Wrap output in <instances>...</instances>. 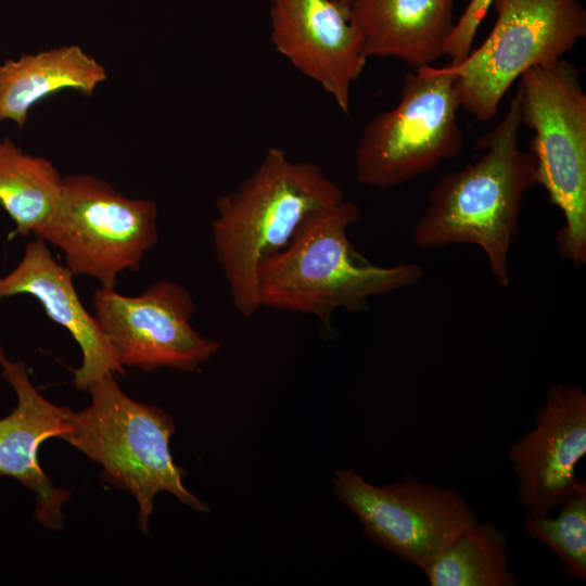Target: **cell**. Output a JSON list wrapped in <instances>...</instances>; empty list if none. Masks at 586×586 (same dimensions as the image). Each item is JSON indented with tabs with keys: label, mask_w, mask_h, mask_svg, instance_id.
I'll return each instance as SVG.
<instances>
[{
	"label": "cell",
	"mask_w": 586,
	"mask_h": 586,
	"mask_svg": "<svg viewBox=\"0 0 586 586\" xmlns=\"http://www.w3.org/2000/svg\"><path fill=\"white\" fill-rule=\"evenodd\" d=\"M521 127L515 92L501 120L477 141L480 157L435 183L412 230L419 249L479 246L501 286L510 283L508 258L523 199L537 184L533 155L519 145Z\"/></svg>",
	"instance_id": "1"
},
{
	"label": "cell",
	"mask_w": 586,
	"mask_h": 586,
	"mask_svg": "<svg viewBox=\"0 0 586 586\" xmlns=\"http://www.w3.org/2000/svg\"><path fill=\"white\" fill-rule=\"evenodd\" d=\"M360 218L346 200L309 216L286 246L259 263L260 306L313 315L331 329L336 309L366 310L371 297L419 283L421 265L378 266L355 250L347 231Z\"/></svg>",
	"instance_id": "2"
},
{
	"label": "cell",
	"mask_w": 586,
	"mask_h": 586,
	"mask_svg": "<svg viewBox=\"0 0 586 586\" xmlns=\"http://www.w3.org/2000/svg\"><path fill=\"white\" fill-rule=\"evenodd\" d=\"M345 200L321 167L294 162L270 146L238 188L216 201L212 239L235 310L246 319L260 308L259 263L288 245L316 212Z\"/></svg>",
	"instance_id": "3"
},
{
	"label": "cell",
	"mask_w": 586,
	"mask_h": 586,
	"mask_svg": "<svg viewBox=\"0 0 586 586\" xmlns=\"http://www.w3.org/2000/svg\"><path fill=\"white\" fill-rule=\"evenodd\" d=\"M87 391L91 404L72 412V432L65 441L102 467L103 481L136 498L143 533L148 532L160 492L173 494L196 511H209L182 484L186 471L174 462L169 451V438L176 429L167 412L130 398L114 373L100 378Z\"/></svg>",
	"instance_id": "4"
},
{
	"label": "cell",
	"mask_w": 586,
	"mask_h": 586,
	"mask_svg": "<svg viewBox=\"0 0 586 586\" xmlns=\"http://www.w3.org/2000/svg\"><path fill=\"white\" fill-rule=\"evenodd\" d=\"M522 126L532 129L537 183L563 216L561 258L586 263V93L574 64L561 59L528 69L517 90Z\"/></svg>",
	"instance_id": "5"
},
{
	"label": "cell",
	"mask_w": 586,
	"mask_h": 586,
	"mask_svg": "<svg viewBox=\"0 0 586 586\" xmlns=\"http://www.w3.org/2000/svg\"><path fill=\"white\" fill-rule=\"evenodd\" d=\"M460 109L456 76L444 66L407 73L398 103L371 118L360 133L355 150L357 181L392 189L457 156L463 143Z\"/></svg>",
	"instance_id": "6"
},
{
	"label": "cell",
	"mask_w": 586,
	"mask_h": 586,
	"mask_svg": "<svg viewBox=\"0 0 586 586\" xmlns=\"http://www.w3.org/2000/svg\"><path fill=\"white\" fill-rule=\"evenodd\" d=\"M494 26L464 59L444 67L457 79L462 109L477 120L497 115L511 85L531 68L552 64L586 36L577 0H493Z\"/></svg>",
	"instance_id": "7"
},
{
	"label": "cell",
	"mask_w": 586,
	"mask_h": 586,
	"mask_svg": "<svg viewBox=\"0 0 586 586\" xmlns=\"http://www.w3.org/2000/svg\"><path fill=\"white\" fill-rule=\"evenodd\" d=\"M157 206L131 199L90 175L62 179L56 206L35 233L59 247L74 276H89L112 288L125 270H137L158 241Z\"/></svg>",
	"instance_id": "8"
},
{
	"label": "cell",
	"mask_w": 586,
	"mask_h": 586,
	"mask_svg": "<svg viewBox=\"0 0 586 586\" xmlns=\"http://www.w3.org/2000/svg\"><path fill=\"white\" fill-rule=\"evenodd\" d=\"M333 488L370 539L421 570L479 521L457 491L423 483L412 475L377 486L353 469H339Z\"/></svg>",
	"instance_id": "9"
},
{
	"label": "cell",
	"mask_w": 586,
	"mask_h": 586,
	"mask_svg": "<svg viewBox=\"0 0 586 586\" xmlns=\"http://www.w3.org/2000/svg\"><path fill=\"white\" fill-rule=\"evenodd\" d=\"M92 306L123 367L196 371L220 348L193 329L194 301L176 282L160 280L137 296L101 286L93 292Z\"/></svg>",
	"instance_id": "10"
},
{
	"label": "cell",
	"mask_w": 586,
	"mask_h": 586,
	"mask_svg": "<svg viewBox=\"0 0 586 586\" xmlns=\"http://www.w3.org/2000/svg\"><path fill=\"white\" fill-rule=\"evenodd\" d=\"M275 49L351 115L352 85L368 58L349 7L336 0H270Z\"/></svg>",
	"instance_id": "11"
},
{
	"label": "cell",
	"mask_w": 586,
	"mask_h": 586,
	"mask_svg": "<svg viewBox=\"0 0 586 586\" xmlns=\"http://www.w3.org/2000/svg\"><path fill=\"white\" fill-rule=\"evenodd\" d=\"M534 423L509 447L508 457L518 479L520 505L544 515L582 482L575 469L586 454V394L573 383L551 384Z\"/></svg>",
	"instance_id": "12"
},
{
	"label": "cell",
	"mask_w": 586,
	"mask_h": 586,
	"mask_svg": "<svg viewBox=\"0 0 586 586\" xmlns=\"http://www.w3.org/2000/svg\"><path fill=\"white\" fill-rule=\"evenodd\" d=\"M3 378L17 396L13 411L0 419V475L20 481L36 493V518L46 527L63 525L62 507L71 493L56 488L39 464L41 444L51 437L65 440L72 432V410L46 399L33 385L23 362H0Z\"/></svg>",
	"instance_id": "13"
},
{
	"label": "cell",
	"mask_w": 586,
	"mask_h": 586,
	"mask_svg": "<svg viewBox=\"0 0 586 586\" xmlns=\"http://www.w3.org/2000/svg\"><path fill=\"white\" fill-rule=\"evenodd\" d=\"M67 266L54 259L39 238L27 243L23 258L8 275L0 277V301L18 294L37 298L48 317L65 328L79 345L82 364L74 371V385L80 391L109 373L124 374L115 352L94 316L84 307Z\"/></svg>",
	"instance_id": "14"
},
{
	"label": "cell",
	"mask_w": 586,
	"mask_h": 586,
	"mask_svg": "<svg viewBox=\"0 0 586 586\" xmlns=\"http://www.w3.org/2000/svg\"><path fill=\"white\" fill-rule=\"evenodd\" d=\"M366 56L395 58L419 68L444 56L454 0H351Z\"/></svg>",
	"instance_id": "15"
},
{
	"label": "cell",
	"mask_w": 586,
	"mask_h": 586,
	"mask_svg": "<svg viewBox=\"0 0 586 586\" xmlns=\"http://www.w3.org/2000/svg\"><path fill=\"white\" fill-rule=\"evenodd\" d=\"M106 79L105 68L79 46L24 54L0 65V122L24 127L31 106L63 89L91 95Z\"/></svg>",
	"instance_id": "16"
},
{
	"label": "cell",
	"mask_w": 586,
	"mask_h": 586,
	"mask_svg": "<svg viewBox=\"0 0 586 586\" xmlns=\"http://www.w3.org/2000/svg\"><path fill=\"white\" fill-rule=\"evenodd\" d=\"M62 179L49 160L23 153L9 137L0 140V205L15 224L12 235L35 234L47 222Z\"/></svg>",
	"instance_id": "17"
},
{
	"label": "cell",
	"mask_w": 586,
	"mask_h": 586,
	"mask_svg": "<svg viewBox=\"0 0 586 586\" xmlns=\"http://www.w3.org/2000/svg\"><path fill=\"white\" fill-rule=\"evenodd\" d=\"M507 540L493 523L477 521L422 571L432 586H515L507 564Z\"/></svg>",
	"instance_id": "18"
},
{
	"label": "cell",
	"mask_w": 586,
	"mask_h": 586,
	"mask_svg": "<svg viewBox=\"0 0 586 586\" xmlns=\"http://www.w3.org/2000/svg\"><path fill=\"white\" fill-rule=\"evenodd\" d=\"M526 533L548 546L574 578L586 579V483L560 505L557 517L528 512Z\"/></svg>",
	"instance_id": "19"
},
{
	"label": "cell",
	"mask_w": 586,
	"mask_h": 586,
	"mask_svg": "<svg viewBox=\"0 0 586 586\" xmlns=\"http://www.w3.org/2000/svg\"><path fill=\"white\" fill-rule=\"evenodd\" d=\"M492 2L493 0H470L460 17L455 21L444 50V55L450 59V63L461 61L472 50L477 29Z\"/></svg>",
	"instance_id": "20"
},
{
	"label": "cell",
	"mask_w": 586,
	"mask_h": 586,
	"mask_svg": "<svg viewBox=\"0 0 586 586\" xmlns=\"http://www.w3.org/2000/svg\"><path fill=\"white\" fill-rule=\"evenodd\" d=\"M5 359L4 352L0 345V362Z\"/></svg>",
	"instance_id": "21"
},
{
	"label": "cell",
	"mask_w": 586,
	"mask_h": 586,
	"mask_svg": "<svg viewBox=\"0 0 586 586\" xmlns=\"http://www.w3.org/2000/svg\"><path fill=\"white\" fill-rule=\"evenodd\" d=\"M336 1H340V2H342V3H344V4H347V5H348V3H349V1H351V0H336Z\"/></svg>",
	"instance_id": "22"
}]
</instances>
